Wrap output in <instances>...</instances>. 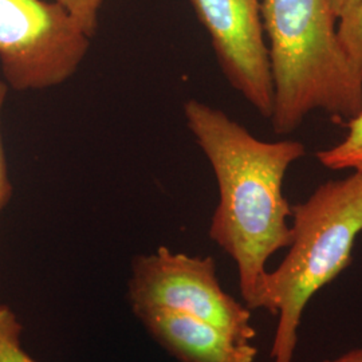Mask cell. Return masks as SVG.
Instances as JSON below:
<instances>
[{"mask_svg":"<svg viewBox=\"0 0 362 362\" xmlns=\"http://www.w3.org/2000/svg\"><path fill=\"white\" fill-rule=\"evenodd\" d=\"M182 110L218 182L219 203L208 235L236 263L247 308L267 311V262L290 246L293 236L284 181L306 148L296 140L262 141L223 110L197 100L185 101Z\"/></svg>","mask_w":362,"mask_h":362,"instance_id":"6da1fadb","label":"cell"},{"mask_svg":"<svg viewBox=\"0 0 362 362\" xmlns=\"http://www.w3.org/2000/svg\"><path fill=\"white\" fill-rule=\"evenodd\" d=\"M269 39L276 134L315 110L350 121L362 112V74L345 52L329 0H260Z\"/></svg>","mask_w":362,"mask_h":362,"instance_id":"7a4b0ae2","label":"cell"},{"mask_svg":"<svg viewBox=\"0 0 362 362\" xmlns=\"http://www.w3.org/2000/svg\"><path fill=\"white\" fill-rule=\"evenodd\" d=\"M291 218L288 251L266 276L267 311L278 317L272 362H294L306 306L351 262L362 233V173L326 181L291 207Z\"/></svg>","mask_w":362,"mask_h":362,"instance_id":"3957f363","label":"cell"},{"mask_svg":"<svg viewBox=\"0 0 362 362\" xmlns=\"http://www.w3.org/2000/svg\"><path fill=\"white\" fill-rule=\"evenodd\" d=\"M91 38L55 0H0V66L16 91L52 89L73 77Z\"/></svg>","mask_w":362,"mask_h":362,"instance_id":"277c9868","label":"cell"},{"mask_svg":"<svg viewBox=\"0 0 362 362\" xmlns=\"http://www.w3.org/2000/svg\"><path fill=\"white\" fill-rule=\"evenodd\" d=\"M132 310L163 309L216 326L238 342H251L257 332L251 310L220 285L212 257H191L158 247L132 260L128 284Z\"/></svg>","mask_w":362,"mask_h":362,"instance_id":"5b68a950","label":"cell"},{"mask_svg":"<svg viewBox=\"0 0 362 362\" xmlns=\"http://www.w3.org/2000/svg\"><path fill=\"white\" fill-rule=\"evenodd\" d=\"M209 35L221 73L259 115L274 103L269 49L260 0H188Z\"/></svg>","mask_w":362,"mask_h":362,"instance_id":"8992f818","label":"cell"},{"mask_svg":"<svg viewBox=\"0 0 362 362\" xmlns=\"http://www.w3.org/2000/svg\"><path fill=\"white\" fill-rule=\"evenodd\" d=\"M134 315L156 342L180 362H255L258 349L238 342L206 321L163 309H140Z\"/></svg>","mask_w":362,"mask_h":362,"instance_id":"52a82bcc","label":"cell"},{"mask_svg":"<svg viewBox=\"0 0 362 362\" xmlns=\"http://www.w3.org/2000/svg\"><path fill=\"white\" fill-rule=\"evenodd\" d=\"M348 134L333 148L317 153L318 161L330 170H345L362 173V112L348 121Z\"/></svg>","mask_w":362,"mask_h":362,"instance_id":"ba28073f","label":"cell"},{"mask_svg":"<svg viewBox=\"0 0 362 362\" xmlns=\"http://www.w3.org/2000/svg\"><path fill=\"white\" fill-rule=\"evenodd\" d=\"M22 330L16 314L0 305V362H38L23 349Z\"/></svg>","mask_w":362,"mask_h":362,"instance_id":"9c48e42d","label":"cell"},{"mask_svg":"<svg viewBox=\"0 0 362 362\" xmlns=\"http://www.w3.org/2000/svg\"><path fill=\"white\" fill-rule=\"evenodd\" d=\"M338 21L339 40L350 61L362 74V0Z\"/></svg>","mask_w":362,"mask_h":362,"instance_id":"30bf717a","label":"cell"},{"mask_svg":"<svg viewBox=\"0 0 362 362\" xmlns=\"http://www.w3.org/2000/svg\"><path fill=\"white\" fill-rule=\"evenodd\" d=\"M62 7H65L71 16L82 27V30L94 38L98 30V16L104 0H55Z\"/></svg>","mask_w":362,"mask_h":362,"instance_id":"8fae6325","label":"cell"},{"mask_svg":"<svg viewBox=\"0 0 362 362\" xmlns=\"http://www.w3.org/2000/svg\"><path fill=\"white\" fill-rule=\"evenodd\" d=\"M7 90H8V86L3 81H0V214L3 212L4 208L7 207L13 194V184L10 180L7 157H6L3 136H1V110L7 98Z\"/></svg>","mask_w":362,"mask_h":362,"instance_id":"7c38bea8","label":"cell"},{"mask_svg":"<svg viewBox=\"0 0 362 362\" xmlns=\"http://www.w3.org/2000/svg\"><path fill=\"white\" fill-rule=\"evenodd\" d=\"M332 10L337 19H341L345 13L351 10L360 0H329Z\"/></svg>","mask_w":362,"mask_h":362,"instance_id":"4fadbf2b","label":"cell"},{"mask_svg":"<svg viewBox=\"0 0 362 362\" xmlns=\"http://www.w3.org/2000/svg\"><path fill=\"white\" fill-rule=\"evenodd\" d=\"M324 362H362V348L348 350L339 356H337L332 360H326Z\"/></svg>","mask_w":362,"mask_h":362,"instance_id":"5bb4252c","label":"cell"}]
</instances>
